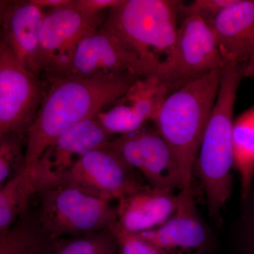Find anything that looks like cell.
I'll return each mask as SVG.
<instances>
[{
	"label": "cell",
	"instance_id": "ac0fdd59",
	"mask_svg": "<svg viewBox=\"0 0 254 254\" xmlns=\"http://www.w3.org/2000/svg\"><path fill=\"white\" fill-rule=\"evenodd\" d=\"M41 189L37 165L26 168L0 188V235L27 210Z\"/></svg>",
	"mask_w": 254,
	"mask_h": 254
},
{
	"label": "cell",
	"instance_id": "44dd1931",
	"mask_svg": "<svg viewBox=\"0 0 254 254\" xmlns=\"http://www.w3.org/2000/svg\"><path fill=\"white\" fill-rule=\"evenodd\" d=\"M118 238L113 229L54 241L51 254H118Z\"/></svg>",
	"mask_w": 254,
	"mask_h": 254
},
{
	"label": "cell",
	"instance_id": "7a4b0ae2",
	"mask_svg": "<svg viewBox=\"0 0 254 254\" xmlns=\"http://www.w3.org/2000/svg\"><path fill=\"white\" fill-rule=\"evenodd\" d=\"M223 71L216 70L172 92L153 120L168 143L181 173L180 194L193 197L197 155L218 97Z\"/></svg>",
	"mask_w": 254,
	"mask_h": 254
},
{
	"label": "cell",
	"instance_id": "4fadbf2b",
	"mask_svg": "<svg viewBox=\"0 0 254 254\" xmlns=\"http://www.w3.org/2000/svg\"><path fill=\"white\" fill-rule=\"evenodd\" d=\"M111 139L96 117L68 129L50 145L37 165L41 189L61 179L83 155L108 148Z\"/></svg>",
	"mask_w": 254,
	"mask_h": 254
},
{
	"label": "cell",
	"instance_id": "52a82bcc",
	"mask_svg": "<svg viewBox=\"0 0 254 254\" xmlns=\"http://www.w3.org/2000/svg\"><path fill=\"white\" fill-rule=\"evenodd\" d=\"M25 67L9 47L0 43V135L15 133L26 137L48 90Z\"/></svg>",
	"mask_w": 254,
	"mask_h": 254
},
{
	"label": "cell",
	"instance_id": "484cf974",
	"mask_svg": "<svg viewBox=\"0 0 254 254\" xmlns=\"http://www.w3.org/2000/svg\"><path fill=\"white\" fill-rule=\"evenodd\" d=\"M244 254H254V205L251 210L246 230Z\"/></svg>",
	"mask_w": 254,
	"mask_h": 254
},
{
	"label": "cell",
	"instance_id": "4316f807",
	"mask_svg": "<svg viewBox=\"0 0 254 254\" xmlns=\"http://www.w3.org/2000/svg\"><path fill=\"white\" fill-rule=\"evenodd\" d=\"M33 3L43 8L58 9L71 4L73 0H32Z\"/></svg>",
	"mask_w": 254,
	"mask_h": 254
},
{
	"label": "cell",
	"instance_id": "d6986e66",
	"mask_svg": "<svg viewBox=\"0 0 254 254\" xmlns=\"http://www.w3.org/2000/svg\"><path fill=\"white\" fill-rule=\"evenodd\" d=\"M232 148L234 169L240 177L242 200H246L254 179V105L235 118Z\"/></svg>",
	"mask_w": 254,
	"mask_h": 254
},
{
	"label": "cell",
	"instance_id": "9a60e30c",
	"mask_svg": "<svg viewBox=\"0 0 254 254\" xmlns=\"http://www.w3.org/2000/svg\"><path fill=\"white\" fill-rule=\"evenodd\" d=\"M173 215L153 230L136 234L165 254H202L206 247L207 231L195 210L193 197L179 193Z\"/></svg>",
	"mask_w": 254,
	"mask_h": 254
},
{
	"label": "cell",
	"instance_id": "2e32d148",
	"mask_svg": "<svg viewBox=\"0 0 254 254\" xmlns=\"http://www.w3.org/2000/svg\"><path fill=\"white\" fill-rule=\"evenodd\" d=\"M209 24L225 67L247 66L254 51V0H236Z\"/></svg>",
	"mask_w": 254,
	"mask_h": 254
},
{
	"label": "cell",
	"instance_id": "30bf717a",
	"mask_svg": "<svg viewBox=\"0 0 254 254\" xmlns=\"http://www.w3.org/2000/svg\"><path fill=\"white\" fill-rule=\"evenodd\" d=\"M108 148L155 189L182 190L181 173L171 150L155 126L112 138Z\"/></svg>",
	"mask_w": 254,
	"mask_h": 254
},
{
	"label": "cell",
	"instance_id": "277c9868",
	"mask_svg": "<svg viewBox=\"0 0 254 254\" xmlns=\"http://www.w3.org/2000/svg\"><path fill=\"white\" fill-rule=\"evenodd\" d=\"M35 197V216L50 240L83 236L116 225L115 200L91 194L64 180L47 184Z\"/></svg>",
	"mask_w": 254,
	"mask_h": 254
},
{
	"label": "cell",
	"instance_id": "5b68a950",
	"mask_svg": "<svg viewBox=\"0 0 254 254\" xmlns=\"http://www.w3.org/2000/svg\"><path fill=\"white\" fill-rule=\"evenodd\" d=\"M184 5L178 0H122L103 26L160 70L176 41Z\"/></svg>",
	"mask_w": 254,
	"mask_h": 254
},
{
	"label": "cell",
	"instance_id": "d4e9b609",
	"mask_svg": "<svg viewBox=\"0 0 254 254\" xmlns=\"http://www.w3.org/2000/svg\"><path fill=\"white\" fill-rule=\"evenodd\" d=\"M122 0H73V6L83 14L98 16L103 10L118 6Z\"/></svg>",
	"mask_w": 254,
	"mask_h": 254
},
{
	"label": "cell",
	"instance_id": "6da1fadb",
	"mask_svg": "<svg viewBox=\"0 0 254 254\" xmlns=\"http://www.w3.org/2000/svg\"><path fill=\"white\" fill-rule=\"evenodd\" d=\"M47 78L48 90L26 137V167L36 166L61 135L77 124L96 117L140 78L129 73H115L93 78Z\"/></svg>",
	"mask_w": 254,
	"mask_h": 254
},
{
	"label": "cell",
	"instance_id": "3957f363",
	"mask_svg": "<svg viewBox=\"0 0 254 254\" xmlns=\"http://www.w3.org/2000/svg\"><path fill=\"white\" fill-rule=\"evenodd\" d=\"M245 66L230 65L222 71L218 97L200 143L194 167L210 215L219 218L232 193V128L237 91Z\"/></svg>",
	"mask_w": 254,
	"mask_h": 254
},
{
	"label": "cell",
	"instance_id": "e0dca14e",
	"mask_svg": "<svg viewBox=\"0 0 254 254\" xmlns=\"http://www.w3.org/2000/svg\"><path fill=\"white\" fill-rule=\"evenodd\" d=\"M179 199L175 190L147 185L117 201V227L131 234L156 228L173 215Z\"/></svg>",
	"mask_w": 254,
	"mask_h": 254
},
{
	"label": "cell",
	"instance_id": "cb8c5ba5",
	"mask_svg": "<svg viewBox=\"0 0 254 254\" xmlns=\"http://www.w3.org/2000/svg\"><path fill=\"white\" fill-rule=\"evenodd\" d=\"M236 0H195L190 4L184 5L182 13H191L200 16L208 23L211 22L217 15Z\"/></svg>",
	"mask_w": 254,
	"mask_h": 254
},
{
	"label": "cell",
	"instance_id": "ba28073f",
	"mask_svg": "<svg viewBox=\"0 0 254 254\" xmlns=\"http://www.w3.org/2000/svg\"><path fill=\"white\" fill-rule=\"evenodd\" d=\"M158 72V66L143 59L120 37L103 26L78 43L68 76L93 78L129 73L144 78Z\"/></svg>",
	"mask_w": 254,
	"mask_h": 254
},
{
	"label": "cell",
	"instance_id": "83f0119b",
	"mask_svg": "<svg viewBox=\"0 0 254 254\" xmlns=\"http://www.w3.org/2000/svg\"><path fill=\"white\" fill-rule=\"evenodd\" d=\"M245 77H254V51L250 62L245 66L244 78Z\"/></svg>",
	"mask_w": 254,
	"mask_h": 254
},
{
	"label": "cell",
	"instance_id": "ffe728a7",
	"mask_svg": "<svg viewBox=\"0 0 254 254\" xmlns=\"http://www.w3.org/2000/svg\"><path fill=\"white\" fill-rule=\"evenodd\" d=\"M30 206L0 235V254H51L54 241L41 230Z\"/></svg>",
	"mask_w": 254,
	"mask_h": 254
},
{
	"label": "cell",
	"instance_id": "5bb4252c",
	"mask_svg": "<svg viewBox=\"0 0 254 254\" xmlns=\"http://www.w3.org/2000/svg\"><path fill=\"white\" fill-rule=\"evenodd\" d=\"M45 13L32 0L6 3L1 9V41L25 67L38 76L42 72L40 36Z\"/></svg>",
	"mask_w": 254,
	"mask_h": 254
},
{
	"label": "cell",
	"instance_id": "8992f818",
	"mask_svg": "<svg viewBox=\"0 0 254 254\" xmlns=\"http://www.w3.org/2000/svg\"><path fill=\"white\" fill-rule=\"evenodd\" d=\"M225 68L210 24L191 13H182L176 41L160 64L158 76L171 92Z\"/></svg>",
	"mask_w": 254,
	"mask_h": 254
},
{
	"label": "cell",
	"instance_id": "603a6c76",
	"mask_svg": "<svg viewBox=\"0 0 254 254\" xmlns=\"http://www.w3.org/2000/svg\"><path fill=\"white\" fill-rule=\"evenodd\" d=\"M114 232L118 240V254H165L139 235L123 231L117 224Z\"/></svg>",
	"mask_w": 254,
	"mask_h": 254
},
{
	"label": "cell",
	"instance_id": "7c38bea8",
	"mask_svg": "<svg viewBox=\"0 0 254 254\" xmlns=\"http://www.w3.org/2000/svg\"><path fill=\"white\" fill-rule=\"evenodd\" d=\"M172 92L155 74L140 78L119 99L96 115L110 135L128 134L154 120L164 100Z\"/></svg>",
	"mask_w": 254,
	"mask_h": 254
},
{
	"label": "cell",
	"instance_id": "8fae6325",
	"mask_svg": "<svg viewBox=\"0 0 254 254\" xmlns=\"http://www.w3.org/2000/svg\"><path fill=\"white\" fill-rule=\"evenodd\" d=\"M113 150L100 148L81 157L60 180L100 198L119 200L148 185Z\"/></svg>",
	"mask_w": 254,
	"mask_h": 254
},
{
	"label": "cell",
	"instance_id": "9c48e42d",
	"mask_svg": "<svg viewBox=\"0 0 254 254\" xmlns=\"http://www.w3.org/2000/svg\"><path fill=\"white\" fill-rule=\"evenodd\" d=\"M73 1L45 13L40 36L39 61L41 71L46 76H68L78 43L100 24L99 16H87L73 6Z\"/></svg>",
	"mask_w": 254,
	"mask_h": 254
},
{
	"label": "cell",
	"instance_id": "7402d4cb",
	"mask_svg": "<svg viewBox=\"0 0 254 254\" xmlns=\"http://www.w3.org/2000/svg\"><path fill=\"white\" fill-rule=\"evenodd\" d=\"M26 167V137L15 133L0 135V187Z\"/></svg>",
	"mask_w": 254,
	"mask_h": 254
}]
</instances>
